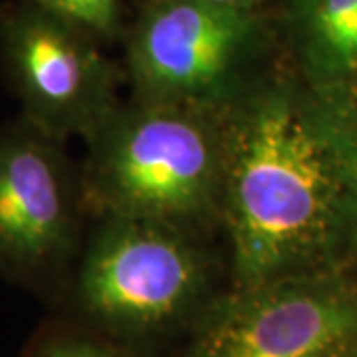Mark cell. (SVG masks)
<instances>
[{
  "mask_svg": "<svg viewBox=\"0 0 357 357\" xmlns=\"http://www.w3.org/2000/svg\"><path fill=\"white\" fill-rule=\"evenodd\" d=\"M229 286L344 266L357 236V86L268 68L225 112Z\"/></svg>",
  "mask_w": 357,
  "mask_h": 357,
  "instance_id": "6da1fadb",
  "label": "cell"
},
{
  "mask_svg": "<svg viewBox=\"0 0 357 357\" xmlns=\"http://www.w3.org/2000/svg\"><path fill=\"white\" fill-rule=\"evenodd\" d=\"M96 218L58 314L147 357L183 344L229 286L220 288L201 232L153 218Z\"/></svg>",
  "mask_w": 357,
  "mask_h": 357,
  "instance_id": "7a4b0ae2",
  "label": "cell"
},
{
  "mask_svg": "<svg viewBox=\"0 0 357 357\" xmlns=\"http://www.w3.org/2000/svg\"><path fill=\"white\" fill-rule=\"evenodd\" d=\"M225 112L131 100L88 139L79 169L88 213L165 220L191 230L218 222Z\"/></svg>",
  "mask_w": 357,
  "mask_h": 357,
  "instance_id": "3957f363",
  "label": "cell"
},
{
  "mask_svg": "<svg viewBox=\"0 0 357 357\" xmlns=\"http://www.w3.org/2000/svg\"><path fill=\"white\" fill-rule=\"evenodd\" d=\"M270 40L266 10L157 0L129 42L133 98L227 109L268 70Z\"/></svg>",
  "mask_w": 357,
  "mask_h": 357,
  "instance_id": "277c9868",
  "label": "cell"
},
{
  "mask_svg": "<svg viewBox=\"0 0 357 357\" xmlns=\"http://www.w3.org/2000/svg\"><path fill=\"white\" fill-rule=\"evenodd\" d=\"M66 141L16 117L0 128V280L60 306L88 204Z\"/></svg>",
  "mask_w": 357,
  "mask_h": 357,
  "instance_id": "5b68a950",
  "label": "cell"
},
{
  "mask_svg": "<svg viewBox=\"0 0 357 357\" xmlns=\"http://www.w3.org/2000/svg\"><path fill=\"white\" fill-rule=\"evenodd\" d=\"M357 284L345 266L227 286L177 357H354Z\"/></svg>",
  "mask_w": 357,
  "mask_h": 357,
  "instance_id": "8992f818",
  "label": "cell"
},
{
  "mask_svg": "<svg viewBox=\"0 0 357 357\" xmlns=\"http://www.w3.org/2000/svg\"><path fill=\"white\" fill-rule=\"evenodd\" d=\"M88 32L40 0L0 16V68L20 117L60 141H86L119 105L114 68Z\"/></svg>",
  "mask_w": 357,
  "mask_h": 357,
  "instance_id": "52a82bcc",
  "label": "cell"
},
{
  "mask_svg": "<svg viewBox=\"0 0 357 357\" xmlns=\"http://www.w3.org/2000/svg\"><path fill=\"white\" fill-rule=\"evenodd\" d=\"M286 24L302 76L357 86V0H286Z\"/></svg>",
  "mask_w": 357,
  "mask_h": 357,
  "instance_id": "ba28073f",
  "label": "cell"
},
{
  "mask_svg": "<svg viewBox=\"0 0 357 357\" xmlns=\"http://www.w3.org/2000/svg\"><path fill=\"white\" fill-rule=\"evenodd\" d=\"M20 357H147L102 333L56 316L42 324Z\"/></svg>",
  "mask_w": 357,
  "mask_h": 357,
  "instance_id": "9c48e42d",
  "label": "cell"
},
{
  "mask_svg": "<svg viewBox=\"0 0 357 357\" xmlns=\"http://www.w3.org/2000/svg\"><path fill=\"white\" fill-rule=\"evenodd\" d=\"M52 10L88 28L89 32L109 34L117 24V0H40Z\"/></svg>",
  "mask_w": 357,
  "mask_h": 357,
  "instance_id": "30bf717a",
  "label": "cell"
},
{
  "mask_svg": "<svg viewBox=\"0 0 357 357\" xmlns=\"http://www.w3.org/2000/svg\"><path fill=\"white\" fill-rule=\"evenodd\" d=\"M220 6H232V8H248V10H266L272 0H204Z\"/></svg>",
  "mask_w": 357,
  "mask_h": 357,
  "instance_id": "8fae6325",
  "label": "cell"
},
{
  "mask_svg": "<svg viewBox=\"0 0 357 357\" xmlns=\"http://www.w3.org/2000/svg\"><path fill=\"white\" fill-rule=\"evenodd\" d=\"M354 252H357V236H356V250H354Z\"/></svg>",
  "mask_w": 357,
  "mask_h": 357,
  "instance_id": "7c38bea8",
  "label": "cell"
},
{
  "mask_svg": "<svg viewBox=\"0 0 357 357\" xmlns=\"http://www.w3.org/2000/svg\"><path fill=\"white\" fill-rule=\"evenodd\" d=\"M354 357H357V345H356V356H354Z\"/></svg>",
  "mask_w": 357,
  "mask_h": 357,
  "instance_id": "4fadbf2b",
  "label": "cell"
}]
</instances>
